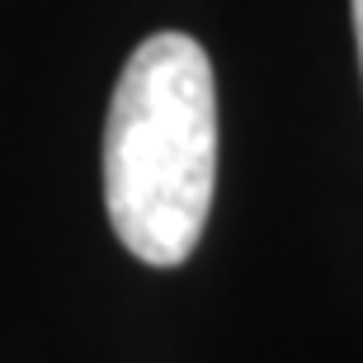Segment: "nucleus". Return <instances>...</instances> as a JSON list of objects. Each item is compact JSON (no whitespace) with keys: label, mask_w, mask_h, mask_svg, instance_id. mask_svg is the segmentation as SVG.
I'll return each instance as SVG.
<instances>
[{"label":"nucleus","mask_w":363,"mask_h":363,"mask_svg":"<svg viewBox=\"0 0 363 363\" xmlns=\"http://www.w3.org/2000/svg\"><path fill=\"white\" fill-rule=\"evenodd\" d=\"M217 189L213 62L189 33H151L123 67L104 123V208L142 264L194 255Z\"/></svg>","instance_id":"f257e3e1"},{"label":"nucleus","mask_w":363,"mask_h":363,"mask_svg":"<svg viewBox=\"0 0 363 363\" xmlns=\"http://www.w3.org/2000/svg\"><path fill=\"white\" fill-rule=\"evenodd\" d=\"M354 38H359V67H363V0H354Z\"/></svg>","instance_id":"f03ea898"}]
</instances>
